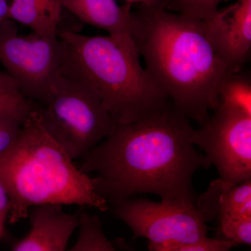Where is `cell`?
Wrapping results in <instances>:
<instances>
[{
	"instance_id": "obj_1",
	"label": "cell",
	"mask_w": 251,
	"mask_h": 251,
	"mask_svg": "<svg viewBox=\"0 0 251 251\" xmlns=\"http://www.w3.org/2000/svg\"><path fill=\"white\" fill-rule=\"evenodd\" d=\"M190 120L171 100L138 121L116 125L82 158L96 191L112 206L141 193L196 204L193 177L211 166L191 140Z\"/></svg>"
},
{
	"instance_id": "obj_2",
	"label": "cell",
	"mask_w": 251,
	"mask_h": 251,
	"mask_svg": "<svg viewBox=\"0 0 251 251\" xmlns=\"http://www.w3.org/2000/svg\"><path fill=\"white\" fill-rule=\"evenodd\" d=\"M130 34L153 82L189 120L202 124L219 106L220 91L234 73L211 47L201 21L139 4L130 13Z\"/></svg>"
},
{
	"instance_id": "obj_3",
	"label": "cell",
	"mask_w": 251,
	"mask_h": 251,
	"mask_svg": "<svg viewBox=\"0 0 251 251\" xmlns=\"http://www.w3.org/2000/svg\"><path fill=\"white\" fill-rule=\"evenodd\" d=\"M44 129L38 110L23 124L17 138L0 154V182L9 197L8 221L27 219L41 204H77L107 211L109 204L96 191L92 178L74 165Z\"/></svg>"
},
{
	"instance_id": "obj_4",
	"label": "cell",
	"mask_w": 251,
	"mask_h": 251,
	"mask_svg": "<svg viewBox=\"0 0 251 251\" xmlns=\"http://www.w3.org/2000/svg\"><path fill=\"white\" fill-rule=\"evenodd\" d=\"M57 36L61 74L90 89L117 125L138 121L171 101L142 67L133 39L59 29Z\"/></svg>"
},
{
	"instance_id": "obj_5",
	"label": "cell",
	"mask_w": 251,
	"mask_h": 251,
	"mask_svg": "<svg viewBox=\"0 0 251 251\" xmlns=\"http://www.w3.org/2000/svg\"><path fill=\"white\" fill-rule=\"evenodd\" d=\"M38 115L46 133L73 160L83 158L117 125L90 89L60 72Z\"/></svg>"
},
{
	"instance_id": "obj_6",
	"label": "cell",
	"mask_w": 251,
	"mask_h": 251,
	"mask_svg": "<svg viewBox=\"0 0 251 251\" xmlns=\"http://www.w3.org/2000/svg\"><path fill=\"white\" fill-rule=\"evenodd\" d=\"M62 46L57 38L32 32L19 36L8 18L0 26V62L14 79L23 95L45 104L60 72Z\"/></svg>"
},
{
	"instance_id": "obj_7",
	"label": "cell",
	"mask_w": 251,
	"mask_h": 251,
	"mask_svg": "<svg viewBox=\"0 0 251 251\" xmlns=\"http://www.w3.org/2000/svg\"><path fill=\"white\" fill-rule=\"evenodd\" d=\"M112 212L130 227L135 237L148 239L150 251L207 237L206 222L196 204L191 203L130 198L112 206Z\"/></svg>"
},
{
	"instance_id": "obj_8",
	"label": "cell",
	"mask_w": 251,
	"mask_h": 251,
	"mask_svg": "<svg viewBox=\"0 0 251 251\" xmlns=\"http://www.w3.org/2000/svg\"><path fill=\"white\" fill-rule=\"evenodd\" d=\"M193 130L191 140L202 149L220 178L241 184L251 179V115L220 103Z\"/></svg>"
},
{
	"instance_id": "obj_9",
	"label": "cell",
	"mask_w": 251,
	"mask_h": 251,
	"mask_svg": "<svg viewBox=\"0 0 251 251\" xmlns=\"http://www.w3.org/2000/svg\"><path fill=\"white\" fill-rule=\"evenodd\" d=\"M203 32L220 59L241 72L251 48V0H237L201 21Z\"/></svg>"
},
{
	"instance_id": "obj_10",
	"label": "cell",
	"mask_w": 251,
	"mask_h": 251,
	"mask_svg": "<svg viewBox=\"0 0 251 251\" xmlns=\"http://www.w3.org/2000/svg\"><path fill=\"white\" fill-rule=\"evenodd\" d=\"M61 204L33 206L28 217L31 229L25 237L13 244V251H65L78 227L79 213L64 212Z\"/></svg>"
},
{
	"instance_id": "obj_11",
	"label": "cell",
	"mask_w": 251,
	"mask_h": 251,
	"mask_svg": "<svg viewBox=\"0 0 251 251\" xmlns=\"http://www.w3.org/2000/svg\"><path fill=\"white\" fill-rule=\"evenodd\" d=\"M67 9L85 24L103 29L109 35L132 39L130 13L132 4L122 6L116 0H59Z\"/></svg>"
},
{
	"instance_id": "obj_12",
	"label": "cell",
	"mask_w": 251,
	"mask_h": 251,
	"mask_svg": "<svg viewBox=\"0 0 251 251\" xmlns=\"http://www.w3.org/2000/svg\"><path fill=\"white\" fill-rule=\"evenodd\" d=\"M62 7L60 2L43 3L12 1L9 18L30 28L44 37H57Z\"/></svg>"
},
{
	"instance_id": "obj_13",
	"label": "cell",
	"mask_w": 251,
	"mask_h": 251,
	"mask_svg": "<svg viewBox=\"0 0 251 251\" xmlns=\"http://www.w3.org/2000/svg\"><path fill=\"white\" fill-rule=\"evenodd\" d=\"M220 179L218 220L224 215L236 218L251 216V179L237 184Z\"/></svg>"
},
{
	"instance_id": "obj_14",
	"label": "cell",
	"mask_w": 251,
	"mask_h": 251,
	"mask_svg": "<svg viewBox=\"0 0 251 251\" xmlns=\"http://www.w3.org/2000/svg\"><path fill=\"white\" fill-rule=\"evenodd\" d=\"M40 105L23 95L9 73L0 72V117H12L25 122Z\"/></svg>"
},
{
	"instance_id": "obj_15",
	"label": "cell",
	"mask_w": 251,
	"mask_h": 251,
	"mask_svg": "<svg viewBox=\"0 0 251 251\" xmlns=\"http://www.w3.org/2000/svg\"><path fill=\"white\" fill-rule=\"evenodd\" d=\"M78 237L70 251H115L113 243L105 236L98 216L79 213Z\"/></svg>"
},
{
	"instance_id": "obj_16",
	"label": "cell",
	"mask_w": 251,
	"mask_h": 251,
	"mask_svg": "<svg viewBox=\"0 0 251 251\" xmlns=\"http://www.w3.org/2000/svg\"><path fill=\"white\" fill-rule=\"evenodd\" d=\"M219 100L220 103L251 115L250 75L240 72L231 75L220 91Z\"/></svg>"
},
{
	"instance_id": "obj_17",
	"label": "cell",
	"mask_w": 251,
	"mask_h": 251,
	"mask_svg": "<svg viewBox=\"0 0 251 251\" xmlns=\"http://www.w3.org/2000/svg\"><path fill=\"white\" fill-rule=\"evenodd\" d=\"M224 0H163L162 6L173 12L198 21H205L213 16Z\"/></svg>"
},
{
	"instance_id": "obj_18",
	"label": "cell",
	"mask_w": 251,
	"mask_h": 251,
	"mask_svg": "<svg viewBox=\"0 0 251 251\" xmlns=\"http://www.w3.org/2000/svg\"><path fill=\"white\" fill-rule=\"evenodd\" d=\"M222 239L230 241L235 245L251 244V216L232 217L224 215L218 220Z\"/></svg>"
},
{
	"instance_id": "obj_19",
	"label": "cell",
	"mask_w": 251,
	"mask_h": 251,
	"mask_svg": "<svg viewBox=\"0 0 251 251\" xmlns=\"http://www.w3.org/2000/svg\"><path fill=\"white\" fill-rule=\"evenodd\" d=\"M234 247L232 242L222 238H202L188 244H173L162 246L156 251H228Z\"/></svg>"
},
{
	"instance_id": "obj_20",
	"label": "cell",
	"mask_w": 251,
	"mask_h": 251,
	"mask_svg": "<svg viewBox=\"0 0 251 251\" xmlns=\"http://www.w3.org/2000/svg\"><path fill=\"white\" fill-rule=\"evenodd\" d=\"M24 122L12 117H0V154L17 138Z\"/></svg>"
},
{
	"instance_id": "obj_21",
	"label": "cell",
	"mask_w": 251,
	"mask_h": 251,
	"mask_svg": "<svg viewBox=\"0 0 251 251\" xmlns=\"http://www.w3.org/2000/svg\"><path fill=\"white\" fill-rule=\"evenodd\" d=\"M9 213V197L1 183L0 182V240L5 235V223Z\"/></svg>"
},
{
	"instance_id": "obj_22",
	"label": "cell",
	"mask_w": 251,
	"mask_h": 251,
	"mask_svg": "<svg viewBox=\"0 0 251 251\" xmlns=\"http://www.w3.org/2000/svg\"><path fill=\"white\" fill-rule=\"evenodd\" d=\"M126 3L133 5L138 4L146 6H162L163 0H125Z\"/></svg>"
},
{
	"instance_id": "obj_23",
	"label": "cell",
	"mask_w": 251,
	"mask_h": 251,
	"mask_svg": "<svg viewBox=\"0 0 251 251\" xmlns=\"http://www.w3.org/2000/svg\"><path fill=\"white\" fill-rule=\"evenodd\" d=\"M9 8L8 0H0V26L9 18Z\"/></svg>"
},
{
	"instance_id": "obj_24",
	"label": "cell",
	"mask_w": 251,
	"mask_h": 251,
	"mask_svg": "<svg viewBox=\"0 0 251 251\" xmlns=\"http://www.w3.org/2000/svg\"><path fill=\"white\" fill-rule=\"evenodd\" d=\"M11 1H29V2L43 3V4L59 2V0H11Z\"/></svg>"
}]
</instances>
